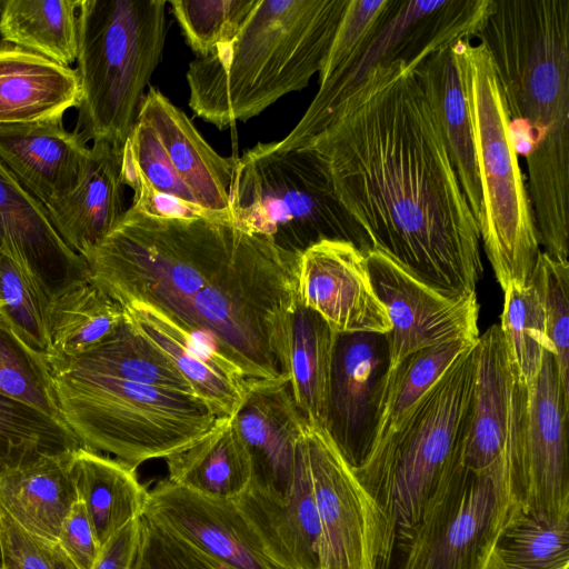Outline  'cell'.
<instances>
[{"label": "cell", "mask_w": 569, "mask_h": 569, "mask_svg": "<svg viewBox=\"0 0 569 569\" xmlns=\"http://www.w3.org/2000/svg\"><path fill=\"white\" fill-rule=\"evenodd\" d=\"M418 62L373 66L302 147L373 248L440 291L471 295L483 271L479 227Z\"/></svg>", "instance_id": "6da1fadb"}, {"label": "cell", "mask_w": 569, "mask_h": 569, "mask_svg": "<svg viewBox=\"0 0 569 569\" xmlns=\"http://www.w3.org/2000/svg\"><path fill=\"white\" fill-rule=\"evenodd\" d=\"M476 38L496 67L526 159L540 246L569 253V0H493Z\"/></svg>", "instance_id": "7a4b0ae2"}, {"label": "cell", "mask_w": 569, "mask_h": 569, "mask_svg": "<svg viewBox=\"0 0 569 569\" xmlns=\"http://www.w3.org/2000/svg\"><path fill=\"white\" fill-rule=\"evenodd\" d=\"M348 0H259L238 33L188 67V104L220 130L319 73Z\"/></svg>", "instance_id": "3957f363"}, {"label": "cell", "mask_w": 569, "mask_h": 569, "mask_svg": "<svg viewBox=\"0 0 569 569\" xmlns=\"http://www.w3.org/2000/svg\"><path fill=\"white\" fill-rule=\"evenodd\" d=\"M297 258L250 233L206 287L164 317L246 380L286 376Z\"/></svg>", "instance_id": "277c9868"}, {"label": "cell", "mask_w": 569, "mask_h": 569, "mask_svg": "<svg viewBox=\"0 0 569 569\" xmlns=\"http://www.w3.org/2000/svg\"><path fill=\"white\" fill-rule=\"evenodd\" d=\"M250 233L217 218L157 217L129 207L83 259L91 280L121 307L170 316L228 263Z\"/></svg>", "instance_id": "5b68a950"}, {"label": "cell", "mask_w": 569, "mask_h": 569, "mask_svg": "<svg viewBox=\"0 0 569 569\" xmlns=\"http://www.w3.org/2000/svg\"><path fill=\"white\" fill-rule=\"evenodd\" d=\"M476 343L419 400L395 433L353 469L401 547L462 461L470 421Z\"/></svg>", "instance_id": "8992f818"}, {"label": "cell", "mask_w": 569, "mask_h": 569, "mask_svg": "<svg viewBox=\"0 0 569 569\" xmlns=\"http://www.w3.org/2000/svg\"><path fill=\"white\" fill-rule=\"evenodd\" d=\"M47 362L63 423L83 447L136 468L184 450L217 420L194 397L114 378L72 357Z\"/></svg>", "instance_id": "52a82bcc"}, {"label": "cell", "mask_w": 569, "mask_h": 569, "mask_svg": "<svg viewBox=\"0 0 569 569\" xmlns=\"http://www.w3.org/2000/svg\"><path fill=\"white\" fill-rule=\"evenodd\" d=\"M164 0H80L74 131L123 149L167 37Z\"/></svg>", "instance_id": "ba28073f"}, {"label": "cell", "mask_w": 569, "mask_h": 569, "mask_svg": "<svg viewBox=\"0 0 569 569\" xmlns=\"http://www.w3.org/2000/svg\"><path fill=\"white\" fill-rule=\"evenodd\" d=\"M455 49L481 187L480 241L502 290L525 287L541 249L501 84L483 43L460 39Z\"/></svg>", "instance_id": "9c48e42d"}, {"label": "cell", "mask_w": 569, "mask_h": 569, "mask_svg": "<svg viewBox=\"0 0 569 569\" xmlns=\"http://www.w3.org/2000/svg\"><path fill=\"white\" fill-rule=\"evenodd\" d=\"M229 207L238 228L297 254L322 240L350 242L363 252L375 249L307 147L280 151L271 141L247 149L236 158Z\"/></svg>", "instance_id": "30bf717a"}, {"label": "cell", "mask_w": 569, "mask_h": 569, "mask_svg": "<svg viewBox=\"0 0 569 569\" xmlns=\"http://www.w3.org/2000/svg\"><path fill=\"white\" fill-rule=\"evenodd\" d=\"M525 410L512 417L506 449L489 469L461 461L445 480L400 547V569H485L511 520L522 509L518 472Z\"/></svg>", "instance_id": "8fae6325"}, {"label": "cell", "mask_w": 569, "mask_h": 569, "mask_svg": "<svg viewBox=\"0 0 569 569\" xmlns=\"http://www.w3.org/2000/svg\"><path fill=\"white\" fill-rule=\"evenodd\" d=\"M234 163V157L220 156L204 140L181 109L149 88L123 147L124 170L198 214L232 222L229 190Z\"/></svg>", "instance_id": "7c38bea8"}, {"label": "cell", "mask_w": 569, "mask_h": 569, "mask_svg": "<svg viewBox=\"0 0 569 569\" xmlns=\"http://www.w3.org/2000/svg\"><path fill=\"white\" fill-rule=\"evenodd\" d=\"M320 525V569H387L395 549L388 525L322 427L300 433Z\"/></svg>", "instance_id": "4fadbf2b"}, {"label": "cell", "mask_w": 569, "mask_h": 569, "mask_svg": "<svg viewBox=\"0 0 569 569\" xmlns=\"http://www.w3.org/2000/svg\"><path fill=\"white\" fill-rule=\"evenodd\" d=\"M481 20L482 9L475 0H398L361 56L342 73L319 84L301 119L283 139L274 141L276 148L297 149L318 134L337 104L377 63L422 60L457 40H472Z\"/></svg>", "instance_id": "5bb4252c"}, {"label": "cell", "mask_w": 569, "mask_h": 569, "mask_svg": "<svg viewBox=\"0 0 569 569\" xmlns=\"http://www.w3.org/2000/svg\"><path fill=\"white\" fill-rule=\"evenodd\" d=\"M373 289L390 321L389 370L409 355L455 340L479 338L477 295H449L405 269L379 249L366 252Z\"/></svg>", "instance_id": "9a60e30c"}, {"label": "cell", "mask_w": 569, "mask_h": 569, "mask_svg": "<svg viewBox=\"0 0 569 569\" xmlns=\"http://www.w3.org/2000/svg\"><path fill=\"white\" fill-rule=\"evenodd\" d=\"M526 388L518 475L522 510L569 515V398L549 351L543 353L536 379Z\"/></svg>", "instance_id": "2e32d148"}, {"label": "cell", "mask_w": 569, "mask_h": 569, "mask_svg": "<svg viewBox=\"0 0 569 569\" xmlns=\"http://www.w3.org/2000/svg\"><path fill=\"white\" fill-rule=\"evenodd\" d=\"M389 362L386 333L337 336L325 429L352 469L372 448Z\"/></svg>", "instance_id": "e0dca14e"}, {"label": "cell", "mask_w": 569, "mask_h": 569, "mask_svg": "<svg viewBox=\"0 0 569 569\" xmlns=\"http://www.w3.org/2000/svg\"><path fill=\"white\" fill-rule=\"evenodd\" d=\"M299 303L338 335L387 333L390 321L369 274L366 252L340 240H322L298 253Z\"/></svg>", "instance_id": "ac0fdd59"}, {"label": "cell", "mask_w": 569, "mask_h": 569, "mask_svg": "<svg viewBox=\"0 0 569 569\" xmlns=\"http://www.w3.org/2000/svg\"><path fill=\"white\" fill-rule=\"evenodd\" d=\"M144 513L230 569H286L236 499H214L171 481L148 493Z\"/></svg>", "instance_id": "d6986e66"}, {"label": "cell", "mask_w": 569, "mask_h": 569, "mask_svg": "<svg viewBox=\"0 0 569 569\" xmlns=\"http://www.w3.org/2000/svg\"><path fill=\"white\" fill-rule=\"evenodd\" d=\"M0 253H7L56 297L90 278L86 260L51 224L46 208L0 161Z\"/></svg>", "instance_id": "ffe728a7"}, {"label": "cell", "mask_w": 569, "mask_h": 569, "mask_svg": "<svg viewBox=\"0 0 569 569\" xmlns=\"http://www.w3.org/2000/svg\"><path fill=\"white\" fill-rule=\"evenodd\" d=\"M232 419L251 456V482L286 493L292 481L305 422L288 377L248 380L246 397Z\"/></svg>", "instance_id": "44dd1931"}, {"label": "cell", "mask_w": 569, "mask_h": 569, "mask_svg": "<svg viewBox=\"0 0 569 569\" xmlns=\"http://www.w3.org/2000/svg\"><path fill=\"white\" fill-rule=\"evenodd\" d=\"M89 153L62 119L0 124V161L46 209L76 188Z\"/></svg>", "instance_id": "7402d4cb"}, {"label": "cell", "mask_w": 569, "mask_h": 569, "mask_svg": "<svg viewBox=\"0 0 569 569\" xmlns=\"http://www.w3.org/2000/svg\"><path fill=\"white\" fill-rule=\"evenodd\" d=\"M236 500L281 566L320 569V525L300 436L293 477L286 493L251 482Z\"/></svg>", "instance_id": "603a6c76"}, {"label": "cell", "mask_w": 569, "mask_h": 569, "mask_svg": "<svg viewBox=\"0 0 569 569\" xmlns=\"http://www.w3.org/2000/svg\"><path fill=\"white\" fill-rule=\"evenodd\" d=\"M122 153L123 149L106 141L93 142L76 188L46 209L58 234L82 258L116 228L127 210Z\"/></svg>", "instance_id": "cb8c5ba5"}, {"label": "cell", "mask_w": 569, "mask_h": 569, "mask_svg": "<svg viewBox=\"0 0 569 569\" xmlns=\"http://www.w3.org/2000/svg\"><path fill=\"white\" fill-rule=\"evenodd\" d=\"M519 380L505 348L500 327L491 326L476 343V369L462 461L480 472L502 456L510 431Z\"/></svg>", "instance_id": "d4e9b609"}, {"label": "cell", "mask_w": 569, "mask_h": 569, "mask_svg": "<svg viewBox=\"0 0 569 569\" xmlns=\"http://www.w3.org/2000/svg\"><path fill=\"white\" fill-rule=\"evenodd\" d=\"M80 100L74 69L0 39V124L62 119Z\"/></svg>", "instance_id": "484cf974"}, {"label": "cell", "mask_w": 569, "mask_h": 569, "mask_svg": "<svg viewBox=\"0 0 569 569\" xmlns=\"http://www.w3.org/2000/svg\"><path fill=\"white\" fill-rule=\"evenodd\" d=\"M127 319L157 346L191 385L196 397L217 418L233 417L246 397L248 380L228 370L188 332L143 303H130Z\"/></svg>", "instance_id": "4316f807"}, {"label": "cell", "mask_w": 569, "mask_h": 569, "mask_svg": "<svg viewBox=\"0 0 569 569\" xmlns=\"http://www.w3.org/2000/svg\"><path fill=\"white\" fill-rule=\"evenodd\" d=\"M416 71L437 113L458 180L479 224L482 212L481 187L472 124L455 42L432 51L417 63Z\"/></svg>", "instance_id": "83f0119b"}, {"label": "cell", "mask_w": 569, "mask_h": 569, "mask_svg": "<svg viewBox=\"0 0 569 569\" xmlns=\"http://www.w3.org/2000/svg\"><path fill=\"white\" fill-rule=\"evenodd\" d=\"M69 471L100 548L143 513L149 491L136 467L80 447L70 455Z\"/></svg>", "instance_id": "f1b7e54d"}, {"label": "cell", "mask_w": 569, "mask_h": 569, "mask_svg": "<svg viewBox=\"0 0 569 569\" xmlns=\"http://www.w3.org/2000/svg\"><path fill=\"white\" fill-rule=\"evenodd\" d=\"M166 461L169 481L214 499L238 498L253 477L250 452L232 417L217 418L206 435Z\"/></svg>", "instance_id": "f546056e"}, {"label": "cell", "mask_w": 569, "mask_h": 569, "mask_svg": "<svg viewBox=\"0 0 569 569\" xmlns=\"http://www.w3.org/2000/svg\"><path fill=\"white\" fill-rule=\"evenodd\" d=\"M70 453L48 457L0 479V506L23 529L58 541L79 500L69 471Z\"/></svg>", "instance_id": "4dcf8cb0"}, {"label": "cell", "mask_w": 569, "mask_h": 569, "mask_svg": "<svg viewBox=\"0 0 569 569\" xmlns=\"http://www.w3.org/2000/svg\"><path fill=\"white\" fill-rule=\"evenodd\" d=\"M337 336L319 315L296 303L288 322L286 376L305 420L323 429Z\"/></svg>", "instance_id": "1f68e13d"}, {"label": "cell", "mask_w": 569, "mask_h": 569, "mask_svg": "<svg viewBox=\"0 0 569 569\" xmlns=\"http://www.w3.org/2000/svg\"><path fill=\"white\" fill-rule=\"evenodd\" d=\"M123 320V307L91 278L72 284L50 301L47 358L80 355L109 338Z\"/></svg>", "instance_id": "d6a6232c"}, {"label": "cell", "mask_w": 569, "mask_h": 569, "mask_svg": "<svg viewBox=\"0 0 569 569\" xmlns=\"http://www.w3.org/2000/svg\"><path fill=\"white\" fill-rule=\"evenodd\" d=\"M80 0H2V40L63 66L77 60Z\"/></svg>", "instance_id": "836d02e7"}, {"label": "cell", "mask_w": 569, "mask_h": 569, "mask_svg": "<svg viewBox=\"0 0 569 569\" xmlns=\"http://www.w3.org/2000/svg\"><path fill=\"white\" fill-rule=\"evenodd\" d=\"M72 358L114 378L197 398L191 385L173 362L142 336L126 315L123 322L109 338Z\"/></svg>", "instance_id": "e575fe53"}, {"label": "cell", "mask_w": 569, "mask_h": 569, "mask_svg": "<svg viewBox=\"0 0 569 569\" xmlns=\"http://www.w3.org/2000/svg\"><path fill=\"white\" fill-rule=\"evenodd\" d=\"M477 340H455L418 350L388 370L370 452L395 433L427 391Z\"/></svg>", "instance_id": "d590c367"}, {"label": "cell", "mask_w": 569, "mask_h": 569, "mask_svg": "<svg viewBox=\"0 0 569 569\" xmlns=\"http://www.w3.org/2000/svg\"><path fill=\"white\" fill-rule=\"evenodd\" d=\"M83 447L62 422L17 399L0 395V479L48 457Z\"/></svg>", "instance_id": "8d00e7d4"}, {"label": "cell", "mask_w": 569, "mask_h": 569, "mask_svg": "<svg viewBox=\"0 0 569 569\" xmlns=\"http://www.w3.org/2000/svg\"><path fill=\"white\" fill-rule=\"evenodd\" d=\"M496 550L508 569H569V515L521 509Z\"/></svg>", "instance_id": "74e56055"}, {"label": "cell", "mask_w": 569, "mask_h": 569, "mask_svg": "<svg viewBox=\"0 0 569 569\" xmlns=\"http://www.w3.org/2000/svg\"><path fill=\"white\" fill-rule=\"evenodd\" d=\"M500 330L511 369L528 387L536 379L543 353L551 347L546 335L545 315L535 288L508 286L505 290Z\"/></svg>", "instance_id": "f35d334b"}, {"label": "cell", "mask_w": 569, "mask_h": 569, "mask_svg": "<svg viewBox=\"0 0 569 569\" xmlns=\"http://www.w3.org/2000/svg\"><path fill=\"white\" fill-rule=\"evenodd\" d=\"M0 317L17 337L46 359L50 351L48 315L51 297L7 253H0Z\"/></svg>", "instance_id": "ab89813d"}, {"label": "cell", "mask_w": 569, "mask_h": 569, "mask_svg": "<svg viewBox=\"0 0 569 569\" xmlns=\"http://www.w3.org/2000/svg\"><path fill=\"white\" fill-rule=\"evenodd\" d=\"M0 395L30 405L63 423L47 359L24 345L1 317Z\"/></svg>", "instance_id": "60d3db41"}, {"label": "cell", "mask_w": 569, "mask_h": 569, "mask_svg": "<svg viewBox=\"0 0 569 569\" xmlns=\"http://www.w3.org/2000/svg\"><path fill=\"white\" fill-rule=\"evenodd\" d=\"M259 0H171V12L197 57L230 41Z\"/></svg>", "instance_id": "b9f144b4"}, {"label": "cell", "mask_w": 569, "mask_h": 569, "mask_svg": "<svg viewBox=\"0 0 569 569\" xmlns=\"http://www.w3.org/2000/svg\"><path fill=\"white\" fill-rule=\"evenodd\" d=\"M529 283L537 291L559 381L569 398V262H560L541 250Z\"/></svg>", "instance_id": "7bdbcfd3"}, {"label": "cell", "mask_w": 569, "mask_h": 569, "mask_svg": "<svg viewBox=\"0 0 569 569\" xmlns=\"http://www.w3.org/2000/svg\"><path fill=\"white\" fill-rule=\"evenodd\" d=\"M398 0H348L319 74V84L348 69L393 12Z\"/></svg>", "instance_id": "ee69618b"}, {"label": "cell", "mask_w": 569, "mask_h": 569, "mask_svg": "<svg viewBox=\"0 0 569 569\" xmlns=\"http://www.w3.org/2000/svg\"><path fill=\"white\" fill-rule=\"evenodd\" d=\"M131 569H230L147 513Z\"/></svg>", "instance_id": "f6af8a7d"}, {"label": "cell", "mask_w": 569, "mask_h": 569, "mask_svg": "<svg viewBox=\"0 0 569 569\" xmlns=\"http://www.w3.org/2000/svg\"><path fill=\"white\" fill-rule=\"evenodd\" d=\"M2 569H78L58 541L19 526L0 506Z\"/></svg>", "instance_id": "bcb514c9"}, {"label": "cell", "mask_w": 569, "mask_h": 569, "mask_svg": "<svg viewBox=\"0 0 569 569\" xmlns=\"http://www.w3.org/2000/svg\"><path fill=\"white\" fill-rule=\"evenodd\" d=\"M58 542L78 569H92L100 546L82 501L71 508L60 530Z\"/></svg>", "instance_id": "7dc6e473"}, {"label": "cell", "mask_w": 569, "mask_h": 569, "mask_svg": "<svg viewBox=\"0 0 569 569\" xmlns=\"http://www.w3.org/2000/svg\"><path fill=\"white\" fill-rule=\"evenodd\" d=\"M140 535V517L127 523L100 549L92 569H131Z\"/></svg>", "instance_id": "c3c4849f"}, {"label": "cell", "mask_w": 569, "mask_h": 569, "mask_svg": "<svg viewBox=\"0 0 569 569\" xmlns=\"http://www.w3.org/2000/svg\"><path fill=\"white\" fill-rule=\"evenodd\" d=\"M485 569H508L501 561L497 550L495 549L485 567Z\"/></svg>", "instance_id": "681fc988"}, {"label": "cell", "mask_w": 569, "mask_h": 569, "mask_svg": "<svg viewBox=\"0 0 569 569\" xmlns=\"http://www.w3.org/2000/svg\"><path fill=\"white\" fill-rule=\"evenodd\" d=\"M0 569H2V545H1V538H0Z\"/></svg>", "instance_id": "f907efd6"}, {"label": "cell", "mask_w": 569, "mask_h": 569, "mask_svg": "<svg viewBox=\"0 0 569 569\" xmlns=\"http://www.w3.org/2000/svg\"><path fill=\"white\" fill-rule=\"evenodd\" d=\"M1 3H2V0H0V6H1Z\"/></svg>", "instance_id": "816d5d0a"}, {"label": "cell", "mask_w": 569, "mask_h": 569, "mask_svg": "<svg viewBox=\"0 0 569 569\" xmlns=\"http://www.w3.org/2000/svg\"><path fill=\"white\" fill-rule=\"evenodd\" d=\"M0 305H1V301H0Z\"/></svg>", "instance_id": "f5cc1de1"}]
</instances>
